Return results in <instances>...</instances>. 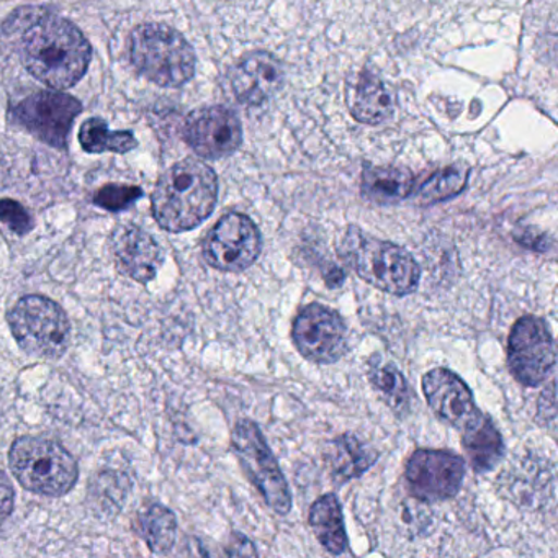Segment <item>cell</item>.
<instances>
[{
  "instance_id": "obj_24",
  "label": "cell",
  "mask_w": 558,
  "mask_h": 558,
  "mask_svg": "<svg viewBox=\"0 0 558 558\" xmlns=\"http://www.w3.org/2000/svg\"><path fill=\"white\" fill-rule=\"evenodd\" d=\"M80 142L87 153H129L136 146L132 132H110L102 119H90L81 126Z\"/></svg>"
},
{
  "instance_id": "obj_9",
  "label": "cell",
  "mask_w": 558,
  "mask_h": 558,
  "mask_svg": "<svg viewBox=\"0 0 558 558\" xmlns=\"http://www.w3.org/2000/svg\"><path fill=\"white\" fill-rule=\"evenodd\" d=\"M263 251L259 228L246 215L231 214L220 218L204 241V257L208 266L221 272H243L250 269Z\"/></svg>"
},
{
  "instance_id": "obj_16",
  "label": "cell",
  "mask_w": 558,
  "mask_h": 558,
  "mask_svg": "<svg viewBox=\"0 0 558 558\" xmlns=\"http://www.w3.org/2000/svg\"><path fill=\"white\" fill-rule=\"evenodd\" d=\"M230 77L238 102L259 107L282 87L283 70L277 58L259 51L241 60Z\"/></svg>"
},
{
  "instance_id": "obj_10",
  "label": "cell",
  "mask_w": 558,
  "mask_h": 558,
  "mask_svg": "<svg viewBox=\"0 0 558 558\" xmlns=\"http://www.w3.org/2000/svg\"><path fill=\"white\" fill-rule=\"evenodd\" d=\"M292 338L296 351L316 364L338 362L348 351L344 319L322 303H312L296 315Z\"/></svg>"
},
{
  "instance_id": "obj_14",
  "label": "cell",
  "mask_w": 558,
  "mask_h": 558,
  "mask_svg": "<svg viewBox=\"0 0 558 558\" xmlns=\"http://www.w3.org/2000/svg\"><path fill=\"white\" fill-rule=\"evenodd\" d=\"M423 393L434 414L456 429L462 430L482 413L469 385L449 368L427 372L423 377Z\"/></svg>"
},
{
  "instance_id": "obj_27",
  "label": "cell",
  "mask_w": 558,
  "mask_h": 558,
  "mask_svg": "<svg viewBox=\"0 0 558 558\" xmlns=\"http://www.w3.org/2000/svg\"><path fill=\"white\" fill-rule=\"evenodd\" d=\"M0 221L8 225L15 234H21V236L31 233L32 228H34L31 214L19 202L11 201V198L0 201Z\"/></svg>"
},
{
  "instance_id": "obj_1",
  "label": "cell",
  "mask_w": 558,
  "mask_h": 558,
  "mask_svg": "<svg viewBox=\"0 0 558 558\" xmlns=\"http://www.w3.org/2000/svg\"><path fill=\"white\" fill-rule=\"evenodd\" d=\"M218 201L214 169L198 159H184L165 172L153 192V217L171 233L194 230L204 223Z\"/></svg>"
},
{
  "instance_id": "obj_13",
  "label": "cell",
  "mask_w": 558,
  "mask_h": 558,
  "mask_svg": "<svg viewBox=\"0 0 558 558\" xmlns=\"http://www.w3.org/2000/svg\"><path fill=\"white\" fill-rule=\"evenodd\" d=\"M184 138L204 159H223L243 143V129L233 110L215 106L195 110L187 117Z\"/></svg>"
},
{
  "instance_id": "obj_15",
  "label": "cell",
  "mask_w": 558,
  "mask_h": 558,
  "mask_svg": "<svg viewBox=\"0 0 558 558\" xmlns=\"http://www.w3.org/2000/svg\"><path fill=\"white\" fill-rule=\"evenodd\" d=\"M113 259L123 276L140 283L155 279L165 263V253L151 234L135 225H122L113 231Z\"/></svg>"
},
{
  "instance_id": "obj_18",
  "label": "cell",
  "mask_w": 558,
  "mask_h": 558,
  "mask_svg": "<svg viewBox=\"0 0 558 558\" xmlns=\"http://www.w3.org/2000/svg\"><path fill=\"white\" fill-rule=\"evenodd\" d=\"M377 449L355 434H342L329 444L326 452L332 478L344 483L364 475L377 462Z\"/></svg>"
},
{
  "instance_id": "obj_5",
  "label": "cell",
  "mask_w": 558,
  "mask_h": 558,
  "mask_svg": "<svg viewBox=\"0 0 558 558\" xmlns=\"http://www.w3.org/2000/svg\"><path fill=\"white\" fill-rule=\"evenodd\" d=\"M9 463L19 483L38 495H66L80 476L76 459L61 444L44 437L15 440Z\"/></svg>"
},
{
  "instance_id": "obj_20",
  "label": "cell",
  "mask_w": 558,
  "mask_h": 558,
  "mask_svg": "<svg viewBox=\"0 0 558 558\" xmlns=\"http://www.w3.org/2000/svg\"><path fill=\"white\" fill-rule=\"evenodd\" d=\"M393 96L384 81L364 71L351 94V116L365 125H378L393 113Z\"/></svg>"
},
{
  "instance_id": "obj_7",
  "label": "cell",
  "mask_w": 558,
  "mask_h": 558,
  "mask_svg": "<svg viewBox=\"0 0 558 558\" xmlns=\"http://www.w3.org/2000/svg\"><path fill=\"white\" fill-rule=\"evenodd\" d=\"M231 444L244 473L263 495L267 506L277 514H289L292 509V493L259 426L251 420L238 421Z\"/></svg>"
},
{
  "instance_id": "obj_6",
  "label": "cell",
  "mask_w": 558,
  "mask_h": 558,
  "mask_svg": "<svg viewBox=\"0 0 558 558\" xmlns=\"http://www.w3.org/2000/svg\"><path fill=\"white\" fill-rule=\"evenodd\" d=\"M9 326L22 351L34 357L57 359L70 342V319L53 300L28 295L9 313Z\"/></svg>"
},
{
  "instance_id": "obj_12",
  "label": "cell",
  "mask_w": 558,
  "mask_h": 558,
  "mask_svg": "<svg viewBox=\"0 0 558 558\" xmlns=\"http://www.w3.org/2000/svg\"><path fill=\"white\" fill-rule=\"evenodd\" d=\"M81 110V104L68 94L38 93L15 107L14 120L47 145L64 148Z\"/></svg>"
},
{
  "instance_id": "obj_17",
  "label": "cell",
  "mask_w": 558,
  "mask_h": 558,
  "mask_svg": "<svg viewBox=\"0 0 558 558\" xmlns=\"http://www.w3.org/2000/svg\"><path fill=\"white\" fill-rule=\"evenodd\" d=\"M460 434L466 459L475 472H488L505 457L506 447L501 434L486 414L480 413Z\"/></svg>"
},
{
  "instance_id": "obj_11",
  "label": "cell",
  "mask_w": 558,
  "mask_h": 558,
  "mask_svg": "<svg viewBox=\"0 0 558 558\" xmlns=\"http://www.w3.org/2000/svg\"><path fill=\"white\" fill-rule=\"evenodd\" d=\"M465 478V460L449 450L420 449L404 470L408 489L424 502L446 501L459 493Z\"/></svg>"
},
{
  "instance_id": "obj_4",
  "label": "cell",
  "mask_w": 558,
  "mask_h": 558,
  "mask_svg": "<svg viewBox=\"0 0 558 558\" xmlns=\"http://www.w3.org/2000/svg\"><path fill=\"white\" fill-rule=\"evenodd\" d=\"M132 63L162 87H179L194 77V48L174 28L162 24L142 25L132 35Z\"/></svg>"
},
{
  "instance_id": "obj_22",
  "label": "cell",
  "mask_w": 558,
  "mask_h": 558,
  "mask_svg": "<svg viewBox=\"0 0 558 558\" xmlns=\"http://www.w3.org/2000/svg\"><path fill=\"white\" fill-rule=\"evenodd\" d=\"M368 380L378 397L398 414H407L411 407L410 387L403 374L393 362L385 361L380 355H372L368 362Z\"/></svg>"
},
{
  "instance_id": "obj_25",
  "label": "cell",
  "mask_w": 558,
  "mask_h": 558,
  "mask_svg": "<svg viewBox=\"0 0 558 558\" xmlns=\"http://www.w3.org/2000/svg\"><path fill=\"white\" fill-rule=\"evenodd\" d=\"M469 182V169L465 166H449L442 171L430 175L420 191L417 202L423 205L439 204L462 194Z\"/></svg>"
},
{
  "instance_id": "obj_23",
  "label": "cell",
  "mask_w": 558,
  "mask_h": 558,
  "mask_svg": "<svg viewBox=\"0 0 558 558\" xmlns=\"http://www.w3.org/2000/svg\"><path fill=\"white\" fill-rule=\"evenodd\" d=\"M138 531L155 554H168L175 544L178 521L174 512L162 505H151L138 515Z\"/></svg>"
},
{
  "instance_id": "obj_26",
  "label": "cell",
  "mask_w": 558,
  "mask_h": 558,
  "mask_svg": "<svg viewBox=\"0 0 558 558\" xmlns=\"http://www.w3.org/2000/svg\"><path fill=\"white\" fill-rule=\"evenodd\" d=\"M143 197V191L133 185L109 184L94 195V204L109 211H122Z\"/></svg>"
},
{
  "instance_id": "obj_28",
  "label": "cell",
  "mask_w": 558,
  "mask_h": 558,
  "mask_svg": "<svg viewBox=\"0 0 558 558\" xmlns=\"http://www.w3.org/2000/svg\"><path fill=\"white\" fill-rule=\"evenodd\" d=\"M14 486L2 470H0V525L4 524L5 519L14 511Z\"/></svg>"
},
{
  "instance_id": "obj_3",
  "label": "cell",
  "mask_w": 558,
  "mask_h": 558,
  "mask_svg": "<svg viewBox=\"0 0 558 558\" xmlns=\"http://www.w3.org/2000/svg\"><path fill=\"white\" fill-rule=\"evenodd\" d=\"M339 254L364 282L381 292L404 296L417 289L421 269L404 247L368 236L349 227L339 244Z\"/></svg>"
},
{
  "instance_id": "obj_19",
  "label": "cell",
  "mask_w": 558,
  "mask_h": 558,
  "mask_svg": "<svg viewBox=\"0 0 558 558\" xmlns=\"http://www.w3.org/2000/svg\"><path fill=\"white\" fill-rule=\"evenodd\" d=\"M414 191V175L408 169L395 166H374L362 172L361 194L372 204L393 205L410 197Z\"/></svg>"
},
{
  "instance_id": "obj_8",
  "label": "cell",
  "mask_w": 558,
  "mask_h": 558,
  "mask_svg": "<svg viewBox=\"0 0 558 558\" xmlns=\"http://www.w3.org/2000/svg\"><path fill=\"white\" fill-rule=\"evenodd\" d=\"M557 362L554 336L547 322L538 316H522L512 326L508 339V367L524 387H537L547 380Z\"/></svg>"
},
{
  "instance_id": "obj_21",
  "label": "cell",
  "mask_w": 558,
  "mask_h": 558,
  "mask_svg": "<svg viewBox=\"0 0 558 558\" xmlns=\"http://www.w3.org/2000/svg\"><path fill=\"white\" fill-rule=\"evenodd\" d=\"M308 519L316 538L329 554H344L349 541L338 496L329 493L316 499L310 509Z\"/></svg>"
},
{
  "instance_id": "obj_2",
  "label": "cell",
  "mask_w": 558,
  "mask_h": 558,
  "mask_svg": "<svg viewBox=\"0 0 558 558\" xmlns=\"http://www.w3.org/2000/svg\"><path fill=\"white\" fill-rule=\"evenodd\" d=\"M89 41L76 25L47 17L25 34L22 61L32 76L53 89L73 87L89 68Z\"/></svg>"
},
{
  "instance_id": "obj_29",
  "label": "cell",
  "mask_w": 558,
  "mask_h": 558,
  "mask_svg": "<svg viewBox=\"0 0 558 558\" xmlns=\"http://www.w3.org/2000/svg\"><path fill=\"white\" fill-rule=\"evenodd\" d=\"M325 280L328 287L336 289V287H341L342 283H344L345 274L342 272V269H339L338 266H331L325 272Z\"/></svg>"
}]
</instances>
